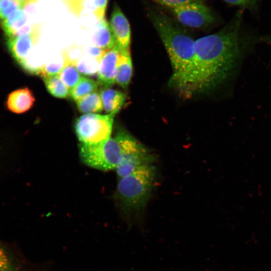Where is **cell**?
Listing matches in <instances>:
<instances>
[{
    "mask_svg": "<svg viewBox=\"0 0 271 271\" xmlns=\"http://www.w3.org/2000/svg\"><path fill=\"white\" fill-rule=\"evenodd\" d=\"M243 10L222 29L195 40L192 59L185 71L169 85L187 98L213 90L227 78L239 54Z\"/></svg>",
    "mask_w": 271,
    "mask_h": 271,
    "instance_id": "cell-1",
    "label": "cell"
},
{
    "mask_svg": "<svg viewBox=\"0 0 271 271\" xmlns=\"http://www.w3.org/2000/svg\"><path fill=\"white\" fill-rule=\"evenodd\" d=\"M148 15L169 55L173 69L169 81H173L185 71L191 62L195 40L178 23L164 13L150 9Z\"/></svg>",
    "mask_w": 271,
    "mask_h": 271,
    "instance_id": "cell-2",
    "label": "cell"
},
{
    "mask_svg": "<svg viewBox=\"0 0 271 271\" xmlns=\"http://www.w3.org/2000/svg\"><path fill=\"white\" fill-rule=\"evenodd\" d=\"M156 177V169L151 165L119 179L114 198L126 219L137 220L142 216L155 187Z\"/></svg>",
    "mask_w": 271,
    "mask_h": 271,
    "instance_id": "cell-3",
    "label": "cell"
},
{
    "mask_svg": "<svg viewBox=\"0 0 271 271\" xmlns=\"http://www.w3.org/2000/svg\"><path fill=\"white\" fill-rule=\"evenodd\" d=\"M140 143L126 131H121L98 144L80 143L79 156L82 162L90 167L101 171L114 170L124 155Z\"/></svg>",
    "mask_w": 271,
    "mask_h": 271,
    "instance_id": "cell-4",
    "label": "cell"
},
{
    "mask_svg": "<svg viewBox=\"0 0 271 271\" xmlns=\"http://www.w3.org/2000/svg\"><path fill=\"white\" fill-rule=\"evenodd\" d=\"M114 114L87 113L75 123V131L81 144L95 145L108 140L112 129Z\"/></svg>",
    "mask_w": 271,
    "mask_h": 271,
    "instance_id": "cell-5",
    "label": "cell"
},
{
    "mask_svg": "<svg viewBox=\"0 0 271 271\" xmlns=\"http://www.w3.org/2000/svg\"><path fill=\"white\" fill-rule=\"evenodd\" d=\"M171 10L181 25L192 28H207L217 21L214 12L202 2L190 3Z\"/></svg>",
    "mask_w": 271,
    "mask_h": 271,
    "instance_id": "cell-6",
    "label": "cell"
},
{
    "mask_svg": "<svg viewBox=\"0 0 271 271\" xmlns=\"http://www.w3.org/2000/svg\"><path fill=\"white\" fill-rule=\"evenodd\" d=\"M156 159V155L140 143L124 155L115 170L119 179L142 167L153 165Z\"/></svg>",
    "mask_w": 271,
    "mask_h": 271,
    "instance_id": "cell-7",
    "label": "cell"
},
{
    "mask_svg": "<svg viewBox=\"0 0 271 271\" xmlns=\"http://www.w3.org/2000/svg\"><path fill=\"white\" fill-rule=\"evenodd\" d=\"M110 27L115 39V45L120 50L129 49L130 26L125 15L117 5L113 7L111 13Z\"/></svg>",
    "mask_w": 271,
    "mask_h": 271,
    "instance_id": "cell-8",
    "label": "cell"
},
{
    "mask_svg": "<svg viewBox=\"0 0 271 271\" xmlns=\"http://www.w3.org/2000/svg\"><path fill=\"white\" fill-rule=\"evenodd\" d=\"M119 51L114 45L106 52L99 62L97 71L98 83L103 87H109L115 82Z\"/></svg>",
    "mask_w": 271,
    "mask_h": 271,
    "instance_id": "cell-9",
    "label": "cell"
},
{
    "mask_svg": "<svg viewBox=\"0 0 271 271\" xmlns=\"http://www.w3.org/2000/svg\"><path fill=\"white\" fill-rule=\"evenodd\" d=\"M0 271H31L22 255L1 239Z\"/></svg>",
    "mask_w": 271,
    "mask_h": 271,
    "instance_id": "cell-10",
    "label": "cell"
},
{
    "mask_svg": "<svg viewBox=\"0 0 271 271\" xmlns=\"http://www.w3.org/2000/svg\"><path fill=\"white\" fill-rule=\"evenodd\" d=\"M35 101L32 92L28 88L25 87L9 94L6 104L10 111L20 114L29 110L33 106Z\"/></svg>",
    "mask_w": 271,
    "mask_h": 271,
    "instance_id": "cell-11",
    "label": "cell"
},
{
    "mask_svg": "<svg viewBox=\"0 0 271 271\" xmlns=\"http://www.w3.org/2000/svg\"><path fill=\"white\" fill-rule=\"evenodd\" d=\"M133 67L129 49L119 51L115 82L120 87L126 88L132 75Z\"/></svg>",
    "mask_w": 271,
    "mask_h": 271,
    "instance_id": "cell-12",
    "label": "cell"
},
{
    "mask_svg": "<svg viewBox=\"0 0 271 271\" xmlns=\"http://www.w3.org/2000/svg\"><path fill=\"white\" fill-rule=\"evenodd\" d=\"M94 46L110 50L115 45V39L110 25L105 18L99 20L96 25L92 36Z\"/></svg>",
    "mask_w": 271,
    "mask_h": 271,
    "instance_id": "cell-13",
    "label": "cell"
},
{
    "mask_svg": "<svg viewBox=\"0 0 271 271\" xmlns=\"http://www.w3.org/2000/svg\"><path fill=\"white\" fill-rule=\"evenodd\" d=\"M103 108L107 113L115 114L121 108L126 96L122 92L108 87H103L99 92Z\"/></svg>",
    "mask_w": 271,
    "mask_h": 271,
    "instance_id": "cell-14",
    "label": "cell"
},
{
    "mask_svg": "<svg viewBox=\"0 0 271 271\" xmlns=\"http://www.w3.org/2000/svg\"><path fill=\"white\" fill-rule=\"evenodd\" d=\"M27 17L23 9L13 13L1 21L6 39L12 37L21 29L27 25Z\"/></svg>",
    "mask_w": 271,
    "mask_h": 271,
    "instance_id": "cell-15",
    "label": "cell"
},
{
    "mask_svg": "<svg viewBox=\"0 0 271 271\" xmlns=\"http://www.w3.org/2000/svg\"><path fill=\"white\" fill-rule=\"evenodd\" d=\"M64 64L62 69L57 74L62 81L70 90L74 87L82 78L75 63L70 60L66 53H63Z\"/></svg>",
    "mask_w": 271,
    "mask_h": 271,
    "instance_id": "cell-16",
    "label": "cell"
},
{
    "mask_svg": "<svg viewBox=\"0 0 271 271\" xmlns=\"http://www.w3.org/2000/svg\"><path fill=\"white\" fill-rule=\"evenodd\" d=\"M76 102L77 107L81 113L101 112L103 109L102 101L98 92L91 93Z\"/></svg>",
    "mask_w": 271,
    "mask_h": 271,
    "instance_id": "cell-17",
    "label": "cell"
},
{
    "mask_svg": "<svg viewBox=\"0 0 271 271\" xmlns=\"http://www.w3.org/2000/svg\"><path fill=\"white\" fill-rule=\"evenodd\" d=\"M98 83L93 79L82 77L77 84L70 90L69 96L77 101L83 97L95 92L98 86Z\"/></svg>",
    "mask_w": 271,
    "mask_h": 271,
    "instance_id": "cell-18",
    "label": "cell"
},
{
    "mask_svg": "<svg viewBox=\"0 0 271 271\" xmlns=\"http://www.w3.org/2000/svg\"><path fill=\"white\" fill-rule=\"evenodd\" d=\"M43 79L47 90L53 96L64 98L69 96L70 90L58 75L44 77Z\"/></svg>",
    "mask_w": 271,
    "mask_h": 271,
    "instance_id": "cell-19",
    "label": "cell"
},
{
    "mask_svg": "<svg viewBox=\"0 0 271 271\" xmlns=\"http://www.w3.org/2000/svg\"><path fill=\"white\" fill-rule=\"evenodd\" d=\"M99 62L92 57L83 56L77 59L75 65L79 72L85 75H93L98 71Z\"/></svg>",
    "mask_w": 271,
    "mask_h": 271,
    "instance_id": "cell-20",
    "label": "cell"
},
{
    "mask_svg": "<svg viewBox=\"0 0 271 271\" xmlns=\"http://www.w3.org/2000/svg\"><path fill=\"white\" fill-rule=\"evenodd\" d=\"M23 8L14 0H0V21Z\"/></svg>",
    "mask_w": 271,
    "mask_h": 271,
    "instance_id": "cell-21",
    "label": "cell"
},
{
    "mask_svg": "<svg viewBox=\"0 0 271 271\" xmlns=\"http://www.w3.org/2000/svg\"><path fill=\"white\" fill-rule=\"evenodd\" d=\"M164 6L173 9L193 3L201 2V0H152Z\"/></svg>",
    "mask_w": 271,
    "mask_h": 271,
    "instance_id": "cell-22",
    "label": "cell"
},
{
    "mask_svg": "<svg viewBox=\"0 0 271 271\" xmlns=\"http://www.w3.org/2000/svg\"><path fill=\"white\" fill-rule=\"evenodd\" d=\"M233 5H237L249 10H254L257 6L258 0H223Z\"/></svg>",
    "mask_w": 271,
    "mask_h": 271,
    "instance_id": "cell-23",
    "label": "cell"
},
{
    "mask_svg": "<svg viewBox=\"0 0 271 271\" xmlns=\"http://www.w3.org/2000/svg\"><path fill=\"white\" fill-rule=\"evenodd\" d=\"M108 50L94 46H88L86 49V53L99 62Z\"/></svg>",
    "mask_w": 271,
    "mask_h": 271,
    "instance_id": "cell-24",
    "label": "cell"
},
{
    "mask_svg": "<svg viewBox=\"0 0 271 271\" xmlns=\"http://www.w3.org/2000/svg\"><path fill=\"white\" fill-rule=\"evenodd\" d=\"M6 147L0 143V163H2V160L6 157Z\"/></svg>",
    "mask_w": 271,
    "mask_h": 271,
    "instance_id": "cell-25",
    "label": "cell"
},
{
    "mask_svg": "<svg viewBox=\"0 0 271 271\" xmlns=\"http://www.w3.org/2000/svg\"><path fill=\"white\" fill-rule=\"evenodd\" d=\"M19 4L23 8L26 5L37 2V0H14Z\"/></svg>",
    "mask_w": 271,
    "mask_h": 271,
    "instance_id": "cell-26",
    "label": "cell"
}]
</instances>
